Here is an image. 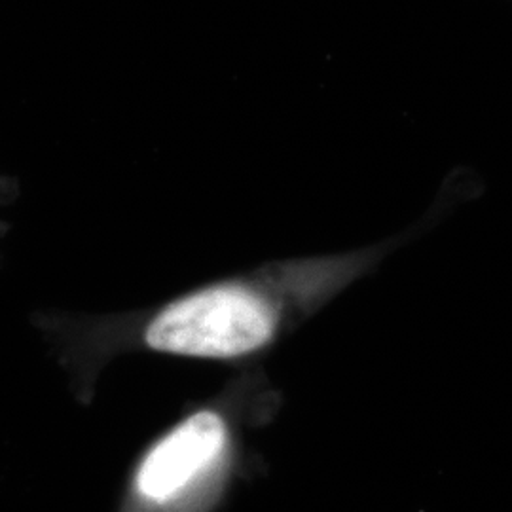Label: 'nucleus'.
Segmentation results:
<instances>
[{
	"label": "nucleus",
	"mask_w": 512,
	"mask_h": 512,
	"mask_svg": "<svg viewBox=\"0 0 512 512\" xmlns=\"http://www.w3.org/2000/svg\"><path fill=\"white\" fill-rule=\"evenodd\" d=\"M228 429L202 410L156 440L131 475L122 512H207L228 473Z\"/></svg>",
	"instance_id": "nucleus-1"
},
{
	"label": "nucleus",
	"mask_w": 512,
	"mask_h": 512,
	"mask_svg": "<svg viewBox=\"0 0 512 512\" xmlns=\"http://www.w3.org/2000/svg\"><path fill=\"white\" fill-rule=\"evenodd\" d=\"M277 329L274 306L249 287L215 285L186 294L148 323V348L198 359H236L264 348Z\"/></svg>",
	"instance_id": "nucleus-2"
}]
</instances>
